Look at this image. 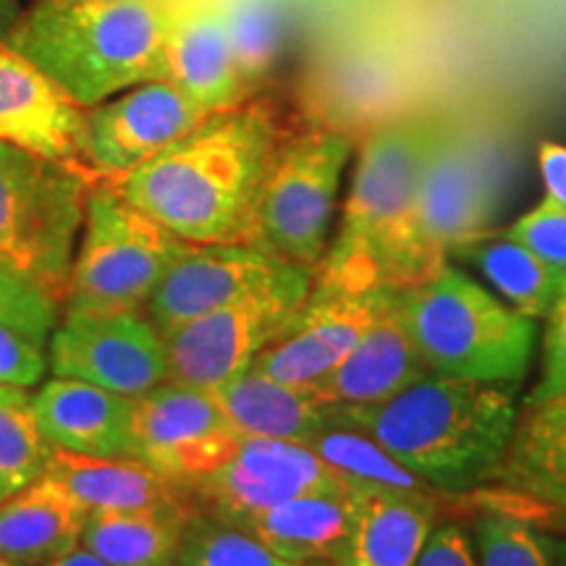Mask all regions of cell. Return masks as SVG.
Masks as SVG:
<instances>
[{
	"mask_svg": "<svg viewBox=\"0 0 566 566\" xmlns=\"http://www.w3.org/2000/svg\"><path fill=\"white\" fill-rule=\"evenodd\" d=\"M21 13L24 11L19 9V0H0V42L9 40L13 27L19 24Z\"/></svg>",
	"mask_w": 566,
	"mask_h": 566,
	"instance_id": "cell-39",
	"label": "cell"
},
{
	"mask_svg": "<svg viewBox=\"0 0 566 566\" xmlns=\"http://www.w3.org/2000/svg\"><path fill=\"white\" fill-rule=\"evenodd\" d=\"M48 357L42 344L0 323V386L32 388L48 373Z\"/></svg>",
	"mask_w": 566,
	"mask_h": 566,
	"instance_id": "cell-35",
	"label": "cell"
},
{
	"mask_svg": "<svg viewBox=\"0 0 566 566\" xmlns=\"http://www.w3.org/2000/svg\"><path fill=\"white\" fill-rule=\"evenodd\" d=\"M313 292V271L296 268L273 286L181 325L166 336L168 380L216 391L250 370L279 342Z\"/></svg>",
	"mask_w": 566,
	"mask_h": 566,
	"instance_id": "cell-9",
	"label": "cell"
},
{
	"mask_svg": "<svg viewBox=\"0 0 566 566\" xmlns=\"http://www.w3.org/2000/svg\"><path fill=\"white\" fill-rule=\"evenodd\" d=\"M208 116L171 82H145L87 111V166L97 179L134 171Z\"/></svg>",
	"mask_w": 566,
	"mask_h": 566,
	"instance_id": "cell-16",
	"label": "cell"
},
{
	"mask_svg": "<svg viewBox=\"0 0 566 566\" xmlns=\"http://www.w3.org/2000/svg\"><path fill=\"white\" fill-rule=\"evenodd\" d=\"M346 480L349 478L331 470L307 443L244 438L231 459L184 485L202 516L239 527L283 501L325 491Z\"/></svg>",
	"mask_w": 566,
	"mask_h": 566,
	"instance_id": "cell-11",
	"label": "cell"
},
{
	"mask_svg": "<svg viewBox=\"0 0 566 566\" xmlns=\"http://www.w3.org/2000/svg\"><path fill=\"white\" fill-rule=\"evenodd\" d=\"M537 171H541L546 200L566 208V145L564 142H543L537 150Z\"/></svg>",
	"mask_w": 566,
	"mask_h": 566,
	"instance_id": "cell-38",
	"label": "cell"
},
{
	"mask_svg": "<svg viewBox=\"0 0 566 566\" xmlns=\"http://www.w3.org/2000/svg\"><path fill=\"white\" fill-rule=\"evenodd\" d=\"M0 566H27V564H17V562H9V558H0Z\"/></svg>",
	"mask_w": 566,
	"mask_h": 566,
	"instance_id": "cell-42",
	"label": "cell"
},
{
	"mask_svg": "<svg viewBox=\"0 0 566 566\" xmlns=\"http://www.w3.org/2000/svg\"><path fill=\"white\" fill-rule=\"evenodd\" d=\"M59 313L61 304L45 289L0 260V323L45 344L59 325Z\"/></svg>",
	"mask_w": 566,
	"mask_h": 566,
	"instance_id": "cell-33",
	"label": "cell"
},
{
	"mask_svg": "<svg viewBox=\"0 0 566 566\" xmlns=\"http://www.w3.org/2000/svg\"><path fill=\"white\" fill-rule=\"evenodd\" d=\"M399 310L436 375L491 384L525 378L537 321L516 313L449 263L430 279L399 289Z\"/></svg>",
	"mask_w": 566,
	"mask_h": 566,
	"instance_id": "cell-5",
	"label": "cell"
},
{
	"mask_svg": "<svg viewBox=\"0 0 566 566\" xmlns=\"http://www.w3.org/2000/svg\"><path fill=\"white\" fill-rule=\"evenodd\" d=\"M296 268L304 265L260 244L187 242L147 302V321L166 338L197 317L273 286Z\"/></svg>",
	"mask_w": 566,
	"mask_h": 566,
	"instance_id": "cell-14",
	"label": "cell"
},
{
	"mask_svg": "<svg viewBox=\"0 0 566 566\" xmlns=\"http://www.w3.org/2000/svg\"><path fill=\"white\" fill-rule=\"evenodd\" d=\"M0 142L90 171L87 111L6 42H0Z\"/></svg>",
	"mask_w": 566,
	"mask_h": 566,
	"instance_id": "cell-18",
	"label": "cell"
},
{
	"mask_svg": "<svg viewBox=\"0 0 566 566\" xmlns=\"http://www.w3.org/2000/svg\"><path fill=\"white\" fill-rule=\"evenodd\" d=\"M195 514L184 509L90 512L82 546L111 566H174Z\"/></svg>",
	"mask_w": 566,
	"mask_h": 566,
	"instance_id": "cell-27",
	"label": "cell"
},
{
	"mask_svg": "<svg viewBox=\"0 0 566 566\" xmlns=\"http://www.w3.org/2000/svg\"><path fill=\"white\" fill-rule=\"evenodd\" d=\"M354 139L334 126L283 134L258 205V242L296 265H321Z\"/></svg>",
	"mask_w": 566,
	"mask_h": 566,
	"instance_id": "cell-8",
	"label": "cell"
},
{
	"mask_svg": "<svg viewBox=\"0 0 566 566\" xmlns=\"http://www.w3.org/2000/svg\"><path fill=\"white\" fill-rule=\"evenodd\" d=\"M438 113L394 118L367 134L334 242L315 268V286L405 289L409 226L430 155L449 134Z\"/></svg>",
	"mask_w": 566,
	"mask_h": 566,
	"instance_id": "cell-3",
	"label": "cell"
},
{
	"mask_svg": "<svg viewBox=\"0 0 566 566\" xmlns=\"http://www.w3.org/2000/svg\"><path fill=\"white\" fill-rule=\"evenodd\" d=\"M546 328V365H543V380L527 399H566V286L548 313Z\"/></svg>",
	"mask_w": 566,
	"mask_h": 566,
	"instance_id": "cell-36",
	"label": "cell"
},
{
	"mask_svg": "<svg viewBox=\"0 0 566 566\" xmlns=\"http://www.w3.org/2000/svg\"><path fill=\"white\" fill-rule=\"evenodd\" d=\"M430 373L433 370L424 363L401 317L396 294V302L367 328L349 357L307 391L328 407L380 405Z\"/></svg>",
	"mask_w": 566,
	"mask_h": 566,
	"instance_id": "cell-20",
	"label": "cell"
},
{
	"mask_svg": "<svg viewBox=\"0 0 566 566\" xmlns=\"http://www.w3.org/2000/svg\"><path fill=\"white\" fill-rule=\"evenodd\" d=\"M399 289L315 286L279 342L260 354L252 370L286 386L313 388L349 357L367 328L396 302Z\"/></svg>",
	"mask_w": 566,
	"mask_h": 566,
	"instance_id": "cell-15",
	"label": "cell"
},
{
	"mask_svg": "<svg viewBox=\"0 0 566 566\" xmlns=\"http://www.w3.org/2000/svg\"><path fill=\"white\" fill-rule=\"evenodd\" d=\"M457 254H467V260L491 281V286L504 296L509 307L533 321L548 317L566 286V275L548 268L537 254L506 233L499 239L480 237L478 242L467 244Z\"/></svg>",
	"mask_w": 566,
	"mask_h": 566,
	"instance_id": "cell-28",
	"label": "cell"
},
{
	"mask_svg": "<svg viewBox=\"0 0 566 566\" xmlns=\"http://www.w3.org/2000/svg\"><path fill=\"white\" fill-rule=\"evenodd\" d=\"M441 499L365 488L334 566H417L438 525Z\"/></svg>",
	"mask_w": 566,
	"mask_h": 566,
	"instance_id": "cell-24",
	"label": "cell"
},
{
	"mask_svg": "<svg viewBox=\"0 0 566 566\" xmlns=\"http://www.w3.org/2000/svg\"><path fill=\"white\" fill-rule=\"evenodd\" d=\"M90 509L51 475L0 504V558L45 566L82 546Z\"/></svg>",
	"mask_w": 566,
	"mask_h": 566,
	"instance_id": "cell-25",
	"label": "cell"
},
{
	"mask_svg": "<svg viewBox=\"0 0 566 566\" xmlns=\"http://www.w3.org/2000/svg\"><path fill=\"white\" fill-rule=\"evenodd\" d=\"M470 535L478 566H554L551 535L504 506H480Z\"/></svg>",
	"mask_w": 566,
	"mask_h": 566,
	"instance_id": "cell-31",
	"label": "cell"
},
{
	"mask_svg": "<svg viewBox=\"0 0 566 566\" xmlns=\"http://www.w3.org/2000/svg\"><path fill=\"white\" fill-rule=\"evenodd\" d=\"M168 0H38L6 45L90 111L163 80Z\"/></svg>",
	"mask_w": 566,
	"mask_h": 566,
	"instance_id": "cell-4",
	"label": "cell"
},
{
	"mask_svg": "<svg viewBox=\"0 0 566 566\" xmlns=\"http://www.w3.org/2000/svg\"><path fill=\"white\" fill-rule=\"evenodd\" d=\"M239 436L205 388L166 384L134 399V459L176 483H192L237 454Z\"/></svg>",
	"mask_w": 566,
	"mask_h": 566,
	"instance_id": "cell-12",
	"label": "cell"
},
{
	"mask_svg": "<svg viewBox=\"0 0 566 566\" xmlns=\"http://www.w3.org/2000/svg\"><path fill=\"white\" fill-rule=\"evenodd\" d=\"M417 566H478L472 535L457 522H441L430 535Z\"/></svg>",
	"mask_w": 566,
	"mask_h": 566,
	"instance_id": "cell-37",
	"label": "cell"
},
{
	"mask_svg": "<svg viewBox=\"0 0 566 566\" xmlns=\"http://www.w3.org/2000/svg\"><path fill=\"white\" fill-rule=\"evenodd\" d=\"M334 415L449 495L488 485L514 436L520 405L516 384L430 373L388 401L334 407Z\"/></svg>",
	"mask_w": 566,
	"mask_h": 566,
	"instance_id": "cell-2",
	"label": "cell"
},
{
	"mask_svg": "<svg viewBox=\"0 0 566 566\" xmlns=\"http://www.w3.org/2000/svg\"><path fill=\"white\" fill-rule=\"evenodd\" d=\"M45 566H111V564H105L103 558H97L92 551L80 546L76 551H71V554L55 558V562L45 564Z\"/></svg>",
	"mask_w": 566,
	"mask_h": 566,
	"instance_id": "cell-40",
	"label": "cell"
},
{
	"mask_svg": "<svg viewBox=\"0 0 566 566\" xmlns=\"http://www.w3.org/2000/svg\"><path fill=\"white\" fill-rule=\"evenodd\" d=\"M493 171L483 147L459 126L430 155L417 192L405 263V289L430 279L467 244L485 237L493 216Z\"/></svg>",
	"mask_w": 566,
	"mask_h": 566,
	"instance_id": "cell-10",
	"label": "cell"
},
{
	"mask_svg": "<svg viewBox=\"0 0 566 566\" xmlns=\"http://www.w3.org/2000/svg\"><path fill=\"white\" fill-rule=\"evenodd\" d=\"M551 551H554V566H566V535H551Z\"/></svg>",
	"mask_w": 566,
	"mask_h": 566,
	"instance_id": "cell-41",
	"label": "cell"
},
{
	"mask_svg": "<svg viewBox=\"0 0 566 566\" xmlns=\"http://www.w3.org/2000/svg\"><path fill=\"white\" fill-rule=\"evenodd\" d=\"M328 566H331V564H328Z\"/></svg>",
	"mask_w": 566,
	"mask_h": 566,
	"instance_id": "cell-44",
	"label": "cell"
},
{
	"mask_svg": "<svg viewBox=\"0 0 566 566\" xmlns=\"http://www.w3.org/2000/svg\"><path fill=\"white\" fill-rule=\"evenodd\" d=\"M281 139L271 105L247 101L103 181L184 242L258 244V205Z\"/></svg>",
	"mask_w": 566,
	"mask_h": 566,
	"instance_id": "cell-1",
	"label": "cell"
},
{
	"mask_svg": "<svg viewBox=\"0 0 566 566\" xmlns=\"http://www.w3.org/2000/svg\"><path fill=\"white\" fill-rule=\"evenodd\" d=\"M53 446L42 436L24 388L0 386V504L48 470Z\"/></svg>",
	"mask_w": 566,
	"mask_h": 566,
	"instance_id": "cell-30",
	"label": "cell"
},
{
	"mask_svg": "<svg viewBox=\"0 0 566 566\" xmlns=\"http://www.w3.org/2000/svg\"><path fill=\"white\" fill-rule=\"evenodd\" d=\"M163 82L179 87L205 113L250 101L252 82L239 63L221 0H168Z\"/></svg>",
	"mask_w": 566,
	"mask_h": 566,
	"instance_id": "cell-17",
	"label": "cell"
},
{
	"mask_svg": "<svg viewBox=\"0 0 566 566\" xmlns=\"http://www.w3.org/2000/svg\"><path fill=\"white\" fill-rule=\"evenodd\" d=\"M365 488L346 480L325 491L296 495L239 527L289 562L334 566L352 533Z\"/></svg>",
	"mask_w": 566,
	"mask_h": 566,
	"instance_id": "cell-22",
	"label": "cell"
},
{
	"mask_svg": "<svg viewBox=\"0 0 566 566\" xmlns=\"http://www.w3.org/2000/svg\"><path fill=\"white\" fill-rule=\"evenodd\" d=\"M95 174L0 142V260L63 307Z\"/></svg>",
	"mask_w": 566,
	"mask_h": 566,
	"instance_id": "cell-6",
	"label": "cell"
},
{
	"mask_svg": "<svg viewBox=\"0 0 566 566\" xmlns=\"http://www.w3.org/2000/svg\"><path fill=\"white\" fill-rule=\"evenodd\" d=\"M174 566H197V564H192V562H187V558H179V564H174Z\"/></svg>",
	"mask_w": 566,
	"mask_h": 566,
	"instance_id": "cell-43",
	"label": "cell"
},
{
	"mask_svg": "<svg viewBox=\"0 0 566 566\" xmlns=\"http://www.w3.org/2000/svg\"><path fill=\"white\" fill-rule=\"evenodd\" d=\"M45 475L66 485L90 512H129V509L197 512L187 485L160 475L150 464L134 457H84L53 449Z\"/></svg>",
	"mask_w": 566,
	"mask_h": 566,
	"instance_id": "cell-23",
	"label": "cell"
},
{
	"mask_svg": "<svg viewBox=\"0 0 566 566\" xmlns=\"http://www.w3.org/2000/svg\"><path fill=\"white\" fill-rule=\"evenodd\" d=\"M181 558L197 566H328L289 562L242 527L195 514L184 537Z\"/></svg>",
	"mask_w": 566,
	"mask_h": 566,
	"instance_id": "cell-32",
	"label": "cell"
},
{
	"mask_svg": "<svg viewBox=\"0 0 566 566\" xmlns=\"http://www.w3.org/2000/svg\"><path fill=\"white\" fill-rule=\"evenodd\" d=\"M310 449L323 459L331 470L338 475L354 480V483L367 488H386V491L399 493H417V495H433L443 501V493L436 491L433 485L417 478L412 470H407L399 459H394L384 446H378L370 436L359 433V430L344 424L338 417L331 412V422L310 436Z\"/></svg>",
	"mask_w": 566,
	"mask_h": 566,
	"instance_id": "cell-29",
	"label": "cell"
},
{
	"mask_svg": "<svg viewBox=\"0 0 566 566\" xmlns=\"http://www.w3.org/2000/svg\"><path fill=\"white\" fill-rule=\"evenodd\" d=\"M488 485L566 530V399H527Z\"/></svg>",
	"mask_w": 566,
	"mask_h": 566,
	"instance_id": "cell-19",
	"label": "cell"
},
{
	"mask_svg": "<svg viewBox=\"0 0 566 566\" xmlns=\"http://www.w3.org/2000/svg\"><path fill=\"white\" fill-rule=\"evenodd\" d=\"M184 247V239L101 179L90 189L63 315L145 313Z\"/></svg>",
	"mask_w": 566,
	"mask_h": 566,
	"instance_id": "cell-7",
	"label": "cell"
},
{
	"mask_svg": "<svg viewBox=\"0 0 566 566\" xmlns=\"http://www.w3.org/2000/svg\"><path fill=\"white\" fill-rule=\"evenodd\" d=\"M42 436L53 449L84 457H134V399L53 375L32 396Z\"/></svg>",
	"mask_w": 566,
	"mask_h": 566,
	"instance_id": "cell-21",
	"label": "cell"
},
{
	"mask_svg": "<svg viewBox=\"0 0 566 566\" xmlns=\"http://www.w3.org/2000/svg\"><path fill=\"white\" fill-rule=\"evenodd\" d=\"M506 237L527 247L548 268L566 275V208L543 197L541 205L527 210L509 226Z\"/></svg>",
	"mask_w": 566,
	"mask_h": 566,
	"instance_id": "cell-34",
	"label": "cell"
},
{
	"mask_svg": "<svg viewBox=\"0 0 566 566\" xmlns=\"http://www.w3.org/2000/svg\"><path fill=\"white\" fill-rule=\"evenodd\" d=\"M48 365L59 378L137 396L168 380L166 338L145 313L63 315L51 336Z\"/></svg>",
	"mask_w": 566,
	"mask_h": 566,
	"instance_id": "cell-13",
	"label": "cell"
},
{
	"mask_svg": "<svg viewBox=\"0 0 566 566\" xmlns=\"http://www.w3.org/2000/svg\"><path fill=\"white\" fill-rule=\"evenodd\" d=\"M212 394L233 430L244 438L304 443L331 422L334 412V407L321 405L307 388L286 386L252 367Z\"/></svg>",
	"mask_w": 566,
	"mask_h": 566,
	"instance_id": "cell-26",
	"label": "cell"
}]
</instances>
